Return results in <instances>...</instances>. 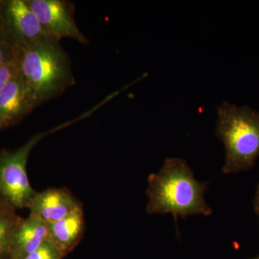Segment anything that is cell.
Wrapping results in <instances>:
<instances>
[{
  "label": "cell",
  "instance_id": "6da1fadb",
  "mask_svg": "<svg viewBox=\"0 0 259 259\" xmlns=\"http://www.w3.org/2000/svg\"><path fill=\"white\" fill-rule=\"evenodd\" d=\"M148 183L146 211L149 214H171L177 224L179 217L212 213L204 199L208 183L196 180L185 160L166 158L158 173L149 175Z\"/></svg>",
  "mask_w": 259,
  "mask_h": 259
},
{
  "label": "cell",
  "instance_id": "7a4b0ae2",
  "mask_svg": "<svg viewBox=\"0 0 259 259\" xmlns=\"http://www.w3.org/2000/svg\"><path fill=\"white\" fill-rule=\"evenodd\" d=\"M18 69L37 105L75 83L67 55L59 41L53 39H46L21 49Z\"/></svg>",
  "mask_w": 259,
  "mask_h": 259
},
{
  "label": "cell",
  "instance_id": "3957f363",
  "mask_svg": "<svg viewBox=\"0 0 259 259\" xmlns=\"http://www.w3.org/2000/svg\"><path fill=\"white\" fill-rule=\"evenodd\" d=\"M216 134L226 149L224 174L247 171L259 156V112L224 102L218 107Z\"/></svg>",
  "mask_w": 259,
  "mask_h": 259
},
{
  "label": "cell",
  "instance_id": "277c9868",
  "mask_svg": "<svg viewBox=\"0 0 259 259\" xmlns=\"http://www.w3.org/2000/svg\"><path fill=\"white\" fill-rule=\"evenodd\" d=\"M69 124L64 123L47 132L35 135L18 149L0 154V197L10 207H28L37 193L30 185L26 171L28 156L32 148L48 135Z\"/></svg>",
  "mask_w": 259,
  "mask_h": 259
},
{
  "label": "cell",
  "instance_id": "5b68a950",
  "mask_svg": "<svg viewBox=\"0 0 259 259\" xmlns=\"http://www.w3.org/2000/svg\"><path fill=\"white\" fill-rule=\"evenodd\" d=\"M2 37L19 51L49 38L25 0L4 2Z\"/></svg>",
  "mask_w": 259,
  "mask_h": 259
},
{
  "label": "cell",
  "instance_id": "8992f818",
  "mask_svg": "<svg viewBox=\"0 0 259 259\" xmlns=\"http://www.w3.org/2000/svg\"><path fill=\"white\" fill-rule=\"evenodd\" d=\"M36 15L42 30L49 38L59 41L62 38H71L81 44L88 39L80 31L71 9L62 0H25Z\"/></svg>",
  "mask_w": 259,
  "mask_h": 259
},
{
  "label": "cell",
  "instance_id": "52a82bcc",
  "mask_svg": "<svg viewBox=\"0 0 259 259\" xmlns=\"http://www.w3.org/2000/svg\"><path fill=\"white\" fill-rule=\"evenodd\" d=\"M36 106L31 91L18 73L0 92V130L16 123Z\"/></svg>",
  "mask_w": 259,
  "mask_h": 259
},
{
  "label": "cell",
  "instance_id": "ba28073f",
  "mask_svg": "<svg viewBox=\"0 0 259 259\" xmlns=\"http://www.w3.org/2000/svg\"><path fill=\"white\" fill-rule=\"evenodd\" d=\"M28 208L30 215L49 225L60 221L81 208V206L67 190L49 189L36 193Z\"/></svg>",
  "mask_w": 259,
  "mask_h": 259
},
{
  "label": "cell",
  "instance_id": "9c48e42d",
  "mask_svg": "<svg viewBox=\"0 0 259 259\" xmlns=\"http://www.w3.org/2000/svg\"><path fill=\"white\" fill-rule=\"evenodd\" d=\"M48 224L30 215L20 220L12 240L11 259H23L33 253L48 240Z\"/></svg>",
  "mask_w": 259,
  "mask_h": 259
},
{
  "label": "cell",
  "instance_id": "30bf717a",
  "mask_svg": "<svg viewBox=\"0 0 259 259\" xmlns=\"http://www.w3.org/2000/svg\"><path fill=\"white\" fill-rule=\"evenodd\" d=\"M83 226V213L80 208L60 221L48 225V240L64 254L79 241Z\"/></svg>",
  "mask_w": 259,
  "mask_h": 259
},
{
  "label": "cell",
  "instance_id": "8fae6325",
  "mask_svg": "<svg viewBox=\"0 0 259 259\" xmlns=\"http://www.w3.org/2000/svg\"><path fill=\"white\" fill-rule=\"evenodd\" d=\"M19 221L15 216L0 211V257L10 254L13 233Z\"/></svg>",
  "mask_w": 259,
  "mask_h": 259
},
{
  "label": "cell",
  "instance_id": "7c38bea8",
  "mask_svg": "<svg viewBox=\"0 0 259 259\" xmlns=\"http://www.w3.org/2000/svg\"><path fill=\"white\" fill-rule=\"evenodd\" d=\"M63 255L59 248L47 240L38 249L23 259H61Z\"/></svg>",
  "mask_w": 259,
  "mask_h": 259
},
{
  "label": "cell",
  "instance_id": "4fadbf2b",
  "mask_svg": "<svg viewBox=\"0 0 259 259\" xmlns=\"http://www.w3.org/2000/svg\"><path fill=\"white\" fill-rule=\"evenodd\" d=\"M19 53L20 51L14 46L0 37V67L17 59Z\"/></svg>",
  "mask_w": 259,
  "mask_h": 259
},
{
  "label": "cell",
  "instance_id": "5bb4252c",
  "mask_svg": "<svg viewBox=\"0 0 259 259\" xmlns=\"http://www.w3.org/2000/svg\"><path fill=\"white\" fill-rule=\"evenodd\" d=\"M18 73V57L15 61L0 67V92Z\"/></svg>",
  "mask_w": 259,
  "mask_h": 259
},
{
  "label": "cell",
  "instance_id": "9a60e30c",
  "mask_svg": "<svg viewBox=\"0 0 259 259\" xmlns=\"http://www.w3.org/2000/svg\"><path fill=\"white\" fill-rule=\"evenodd\" d=\"M253 207H254L255 213L258 214L259 217V185L258 189H257L256 194H255L254 202H253Z\"/></svg>",
  "mask_w": 259,
  "mask_h": 259
},
{
  "label": "cell",
  "instance_id": "2e32d148",
  "mask_svg": "<svg viewBox=\"0 0 259 259\" xmlns=\"http://www.w3.org/2000/svg\"><path fill=\"white\" fill-rule=\"evenodd\" d=\"M4 2L0 1V37H2V20H3V10Z\"/></svg>",
  "mask_w": 259,
  "mask_h": 259
},
{
  "label": "cell",
  "instance_id": "e0dca14e",
  "mask_svg": "<svg viewBox=\"0 0 259 259\" xmlns=\"http://www.w3.org/2000/svg\"><path fill=\"white\" fill-rule=\"evenodd\" d=\"M254 259H259V257H258V258H254Z\"/></svg>",
  "mask_w": 259,
  "mask_h": 259
}]
</instances>
